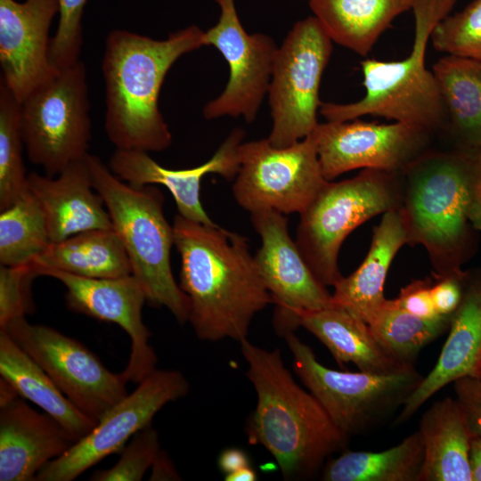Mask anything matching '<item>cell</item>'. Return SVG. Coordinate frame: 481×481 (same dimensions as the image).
<instances>
[{"instance_id":"6da1fadb","label":"cell","mask_w":481,"mask_h":481,"mask_svg":"<svg viewBox=\"0 0 481 481\" xmlns=\"http://www.w3.org/2000/svg\"><path fill=\"white\" fill-rule=\"evenodd\" d=\"M174 245L181 258V289L190 300L188 322L206 341L247 338L254 316L273 298L245 237L177 214Z\"/></svg>"},{"instance_id":"7a4b0ae2","label":"cell","mask_w":481,"mask_h":481,"mask_svg":"<svg viewBox=\"0 0 481 481\" xmlns=\"http://www.w3.org/2000/svg\"><path fill=\"white\" fill-rule=\"evenodd\" d=\"M204 46V31L191 25L153 39L126 29L105 41L102 71L105 84L104 128L118 150L161 151L172 135L159 108L165 77L183 55Z\"/></svg>"},{"instance_id":"3957f363","label":"cell","mask_w":481,"mask_h":481,"mask_svg":"<svg viewBox=\"0 0 481 481\" xmlns=\"http://www.w3.org/2000/svg\"><path fill=\"white\" fill-rule=\"evenodd\" d=\"M240 345L257 396L246 426L249 443L263 445L273 455L284 478L312 477L327 457L346 448L349 436L297 384L278 348L259 347L248 338Z\"/></svg>"},{"instance_id":"277c9868","label":"cell","mask_w":481,"mask_h":481,"mask_svg":"<svg viewBox=\"0 0 481 481\" xmlns=\"http://www.w3.org/2000/svg\"><path fill=\"white\" fill-rule=\"evenodd\" d=\"M399 208L407 244L427 250L433 274L461 273L475 248L469 210L481 178L475 151L432 147L403 172Z\"/></svg>"},{"instance_id":"5b68a950","label":"cell","mask_w":481,"mask_h":481,"mask_svg":"<svg viewBox=\"0 0 481 481\" xmlns=\"http://www.w3.org/2000/svg\"><path fill=\"white\" fill-rule=\"evenodd\" d=\"M86 161L147 301L167 308L179 323L188 322L190 300L171 270L174 230L164 215L162 192L151 184L135 186L122 181L95 155L88 153Z\"/></svg>"},{"instance_id":"8992f818","label":"cell","mask_w":481,"mask_h":481,"mask_svg":"<svg viewBox=\"0 0 481 481\" xmlns=\"http://www.w3.org/2000/svg\"><path fill=\"white\" fill-rule=\"evenodd\" d=\"M451 8L444 4L415 5V35L410 54L400 61L367 59L361 62L364 96L355 102H323L327 121H349L371 115L422 127L433 135L444 131L445 111L436 79L425 65L434 27Z\"/></svg>"},{"instance_id":"52a82bcc","label":"cell","mask_w":481,"mask_h":481,"mask_svg":"<svg viewBox=\"0 0 481 481\" xmlns=\"http://www.w3.org/2000/svg\"><path fill=\"white\" fill-rule=\"evenodd\" d=\"M402 173L364 168L356 176L328 182L300 213L295 242L316 279L325 287L343 277L338 257L346 238L371 217L399 209Z\"/></svg>"},{"instance_id":"ba28073f","label":"cell","mask_w":481,"mask_h":481,"mask_svg":"<svg viewBox=\"0 0 481 481\" xmlns=\"http://www.w3.org/2000/svg\"><path fill=\"white\" fill-rule=\"evenodd\" d=\"M284 338L296 374L347 436L386 420L402 408L424 378L414 367L386 375L332 370L319 363L313 349L294 332Z\"/></svg>"},{"instance_id":"9c48e42d","label":"cell","mask_w":481,"mask_h":481,"mask_svg":"<svg viewBox=\"0 0 481 481\" xmlns=\"http://www.w3.org/2000/svg\"><path fill=\"white\" fill-rule=\"evenodd\" d=\"M21 129L31 163L56 176L88 154L92 136L86 68L63 69L21 102Z\"/></svg>"},{"instance_id":"30bf717a","label":"cell","mask_w":481,"mask_h":481,"mask_svg":"<svg viewBox=\"0 0 481 481\" xmlns=\"http://www.w3.org/2000/svg\"><path fill=\"white\" fill-rule=\"evenodd\" d=\"M332 40L314 16L297 21L278 46L268 88L273 120L267 139L287 147L316 128L320 86Z\"/></svg>"},{"instance_id":"8fae6325","label":"cell","mask_w":481,"mask_h":481,"mask_svg":"<svg viewBox=\"0 0 481 481\" xmlns=\"http://www.w3.org/2000/svg\"><path fill=\"white\" fill-rule=\"evenodd\" d=\"M233 197L250 214L265 209L301 213L329 182L321 170L313 133L287 147L269 140L241 143Z\"/></svg>"},{"instance_id":"7c38bea8","label":"cell","mask_w":481,"mask_h":481,"mask_svg":"<svg viewBox=\"0 0 481 481\" xmlns=\"http://www.w3.org/2000/svg\"><path fill=\"white\" fill-rule=\"evenodd\" d=\"M33 358L64 395L96 422L128 395V380L109 371L99 358L75 338L53 328L17 318L0 329Z\"/></svg>"},{"instance_id":"4fadbf2b","label":"cell","mask_w":481,"mask_h":481,"mask_svg":"<svg viewBox=\"0 0 481 481\" xmlns=\"http://www.w3.org/2000/svg\"><path fill=\"white\" fill-rule=\"evenodd\" d=\"M189 383L176 370H154L110 408L84 437L37 473V481H71L108 455L120 452L132 436L151 425L156 413L184 397Z\"/></svg>"},{"instance_id":"5bb4252c","label":"cell","mask_w":481,"mask_h":481,"mask_svg":"<svg viewBox=\"0 0 481 481\" xmlns=\"http://www.w3.org/2000/svg\"><path fill=\"white\" fill-rule=\"evenodd\" d=\"M220 16L204 31V46H214L229 67L228 82L219 96L203 108L206 119L241 117L253 122L267 95L278 46L264 33L249 34L237 13L235 0H215Z\"/></svg>"},{"instance_id":"9a60e30c","label":"cell","mask_w":481,"mask_h":481,"mask_svg":"<svg viewBox=\"0 0 481 481\" xmlns=\"http://www.w3.org/2000/svg\"><path fill=\"white\" fill-rule=\"evenodd\" d=\"M324 178L330 182L358 168L402 173L431 148L434 135L410 124H379L358 118L319 123L314 130Z\"/></svg>"},{"instance_id":"2e32d148","label":"cell","mask_w":481,"mask_h":481,"mask_svg":"<svg viewBox=\"0 0 481 481\" xmlns=\"http://www.w3.org/2000/svg\"><path fill=\"white\" fill-rule=\"evenodd\" d=\"M261 239L255 257L275 306L273 327L284 337L300 327L299 314L332 306L331 294L314 275L288 231V219L275 210L250 214Z\"/></svg>"},{"instance_id":"e0dca14e","label":"cell","mask_w":481,"mask_h":481,"mask_svg":"<svg viewBox=\"0 0 481 481\" xmlns=\"http://www.w3.org/2000/svg\"><path fill=\"white\" fill-rule=\"evenodd\" d=\"M32 268L37 276L52 277L64 285L69 310L113 322L126 332L131 352L122 373L128 381L139 383L156 370L157 355L149 343L151 332L142 316L146 294L135 276L86 278L56 269Z\"/></svg>"},{"instance_id":"ac0fdd59","label":"cell","mask_w":481,"mask_h":481,"mask_svg":"<svg viewBox=\"0 0 481 481\" xmlns=\"http://www.w3.org/2000/svg\"><path fill=\"white\" fill-rule=\"evenodd\" d=\"M58 0H0L1 80L21 102L55 77L49 30Z\"/></svg>"},{"instance_id":"d6986e66","label":"cell","mask_w":481,"mask_h":481,"mask_svg":"<svg viewBox=\"0 0 481 481\" xmlns=\"http://www.w3.org/2000/svg\"><path fill=\"white\" fill-rule=\"evenodd\" d=\"M245 136L241 128L233 129L207 162L187 169L166 168L157 163L149 152L118 150L112 153L108 167L122 181L135 186L161 184L172 194L178 214L206 225L216 226L200 200L202 177L218 174L228 181L234 180L240 167L239 146Z\"/></svg>"},{"instance_id":"ffe728a7","label":"cell","mask_w":481,"mask_h":481,"mask_svg":"<svg viewBox=\"0 0 481 481\" xmlns=\"http://www.w3.org/2000/svg\"><path fill=\"white\" fill-rule=\"evenodd\" d=\"M75 443L47 413L19 396L0 405V481H32L51 461Z\"/></svg>"},{"instance_id":"44dd1931","label":"cell","mask_w":481,"mask_h":481,"mask_svg":"<svg viewBox=\"0 0 481 481\" xmlns=\"http://www.w3.org/2000/svg\"><path fill=\"white\" fill-rule=\"evenodd\" d=\"M28 189L43 211L51 242L88 230L112 229L103 200L93 186L86 158L56 176L29 174Z\"/></svg>"},{"instance_id":"7402d4cb","label":"cell","mask_w":481,"mask_h":481,"mask_svg":"<svg viewBox=\"0 0 481 481\" xmlns=\"http://www.w3.org/2000/svg\"><path fill=\"white\" fill-rule=\"evenodd\" d=\"M481 361V271L467 272L462 300L451 318L449 334L432 371L402 406L397 423L407 421L438 390L476 377Z\"/></svg>"},{"instance_id":"603a6c76","label":"cell","mask_w":481,"mask_h":481,"mask_svg":"<svg viewBox=\"0 0 481 481\" xmlns=\"http://www.w3.org/2000/svg\"><path fill=\"white\" fill-rule=\"evenodd\" d=\"M407 234L399 209L383 214L374 227L370 249L360 266L342 277L331 294L332 306L346 309L369 323L387 298L384 286L391 263Z\"/></svg>"},{"instance_id":"cb8c5ba5","label":"cell","mask_w":481,"mask_h":481,"mask_svg":"<svg viewBox=\"0 0 481 481\" xmlns=\"http://www.w3.org/2000/svg\"><path fill=\"white\" fill-rule=\"evenodd\" d=\"M299 324L329 349L339 366L352 363L360 371L382 375L413 367L390 355L376 339L369 324L344 308L331 306L302 312Z\"/></svg>"},{"instance_id":"d4e9b609","label":"cell","mask_w":481,"mask_h":481,"mask_svg":"<svg viewBox=\"0 0 481 481\" xmlns=\"http://www.w3.org/2000/svg\"><path fill=\"white\" fill-rule=\"evenodd\" d=\"M424 459L419 481H472L469 444L472 432L456 399L435 402L422 415Z\"/></svg>"},{"instance_id":"484cf974","label":"cell","mask_w":481,"mask_h":481,"mask_svg":"<svg viewBox=\"0 0 481 481\" xmlns=\"http://www.w3.org/2000/svg\"><path fill=\"white\" fill-rule=\"evenodd\" d=\"M0 374L19 395L57 420L75 442L96 425L64 395L40 365L1 330Z\"/></svg>"},{"instance_id":"4316f807","label":"cell","mask_w":481,"mask_h":481,"mask_svg":"<svg viewBox=\"0 0 481 481\" xmlns=\"http://www.w3.org/2000/svg\"><path fill=\"white\" fill-rule=\"evenodd\" d=\"M452 148L473 151L481 139V61L447 54L432 68Z\"/></svg>"},{"instance_id":"83f0119b","label":"cell","mask_w":481,"mask_h":481,"mask_svg":"<svg viewBox=\"0 0 481 481\" xmlns=\"http://www.w3.org/2000/svg\"><path fill=\"white\" fill-rule=\"evenodd\" d=\"M413 0H309L314 16L331 40L365 56Z\"/></svg>"},{"instance_id":"f1b7e54d","label":"cell","mask_w":481,"mask_h":481,"mask_svg":"<svg viewBox=\"0 0 481 481\" xmlns=\"http://www.w3.org/2000/svg\"><path fill=\"white\" fill-rule=\"evenodd\" d=\"M30 265L86 278L132 274L126 251L113 228L88 230L50 242Z\"/></svg>"},{"instance_id":"f546056e","label":"cell","mask_w":481,"mask_h":481,"mask_svg":"<svg viewBox=\"0 0 481 481\" xmlns=\"http://www.w3.org/2000/svg\"><path fill=\"white\" fill-rule=\"evenodd\" d=\"M424 459L419 431L387 450L345 452L324 468L326 481H419Z\"/></svg>"},{"instance_id":"4dcf8cb0","label":"cell","mask_w":481,"mask_h":481,"mask_svg":"<svg viewBox=\"0 0 481 481\" xmlns=\"http://www.w3.org/2000/svg\"><path fill=\"white\" fill-rule=\"evenodd\" d=\"M451 318L419 317L397 306L393 299H387L368 324L390 355L404 364L413 365L420 351L449 328Z\"/></svg>"},{"instance_id":"1f68e13d","label":"cell","mask_w":481,"mask_h":481,"mask_svg":"<svg viewBox=\"0 0 481 481\" xmlns=\"http://www.w3.org/2000/svg\"><path fill=\"white\" fill-rule=\"evenodd\" d=\"M43 211L28 192L0 211V264L20 266L31 264L50 244Z\"/></svg>"},{"instance_id":"d6a6232c","label":"cell","mask_w":481,"mask_h":481,"mask_svg":"<svg viewBox=\"0 0 481 481\" xmlns=\"http://www.w3.org/2000/svg\"><path fill=\"white\" fill-rule=\"evenodd\" d=\"M20 111V102L0 80V211L29 192Z\"/></svg>"},{"instance_id":"836d02e7","label":"cell","mask_w":481,"mask_h":481,"mask_svg":"<svg viewBox=\"0 0 481 481\" xmlns=\"http://www.w3.org/2000/svg\"><path fill=\"white\" fill-rule=\"evenodd\" d=\"M430 40L437 51L481 61V0L445 16L434 27Z\"/></svg>"},{"instance_id":"e575fe53","label":"cell","mask_w":481,"mask_h":481,"mask_svg":"<svg viewBox=\"0 0 481 481\" xmlns=\"http://www.w3.org/2000/svg\"><path fill=\"white\" fill-rule=\"evenodd\" d=\"M160 450L158 432L151 425L135 433L111 468L95 471L93 481H140Z\"/></svg>"},{"instance_id":"d590c367","label":"cell","mask_w":481,"mask_h":481,"mask_svg":"<svg viewBox=\"0 0 481 481\" xmlns=\"http://www.w3.org/2000/svg\"><path fill=\"white\" fill-rule=\"evenodd\" d=\"M59 22L50 45V61L58 70L80 60L83 45L82 18L87 0H58Z\"/></svg>"},{"instance_id":"8d00e7d4","label":"cell","mask_w":481,"mask_h":481,"mask_svg":"<svg viewBox=\"0 0 481 481\" xmlns=\"http://www.w3.org/2000/svg\"><path fill=\"white\" fill-rule=\"evenodd\" d=\"M37 277L31 265L0 266V329L11 321L26 317L34 309L31 294L33 280Z\"/></svg>"},{"instance_id":"74e56055","label":"cell","mask_w":481,"mask_h":481,"mask_svg":"<svg viewBox=\"0 0 481 481\" xmlns=\"http://www.w3.org/2000/svg\"><path fill=\"white\" fill-rule=\"evenodd\" d=\"M433 276L431 297L435 309L440 315L452 316L463 298L467 272Z\"/></svg>"},{"instance_id":"f35d334b","label":"cell","mask_w":481,"mask_h":481,"mask_svg":"<svg viewBox=\"0 0 481 481\" xmlns=\"http://www.w3.org/2000/svg\"><path fill=\"white\" fill-rule=\"evenodd\" d=\"M432 283L430 277L413 280L401 289L393 301L400 308L419 317H438L440 314L436 313L431 297Z\"/></svg>"},{"instance_id":"ab89813d","label":"cell","mask_w":481,"mask_h":481,"mask_svg":"<svg viewBox=\"0 0 481 481\" xmlns=\"http://www.w3.org/2000/svg\"><path fill=\"white\" fill-rule=\"evenodd\" d=\"M453 388L472 434L481 437V379L463 377L453 382Z\"/></svg>"},{"instance_id":"60d3db41","label":"cell","mask_w":481,"mask_h":481,"mask_svg":"<svg viewBox=\"0 0 481 481\" xmlns=\"http://www.w3.org/2000/svg\"><path fill=\"white\" fill-rule=\"evenodd\" d=\"M151 472L149 480H181L175 464L167 452L159 450L151 466Z\"/></svg>"},{"instance_id":"b9f144b4","label":"cell","mask_w":481,"mask_h":481,"mask_svg":"<svg viewBox=\"0 0 481 481\" xmlns=\"http://www.w3.org/2000/svg\"><path fill=\"white\" fill-rule=\"evenodd\" d=\"M247 466H249L248 455L239 448H227L218 458V467L225 475Z\"/></svg>"},{"instance_id":"7bdbcfd3","label":"cell","mask_w":481,"mask_h":481,"mask_svg":"<svg viewBox=\"0 0 481 481\" xmlns=\"http://www.w3.org/2000/svg\"><path fill=\"white\" fill-rule=\"evenodd\" d=\"M469 460L472 481H481V437L475 434L470 438Z\"/></svg>"},{"instance_id":"ee69618b","label":"cell","mask_w":481,"mask_h":481,"mask_svg":"<svg viewBox=\"0 0 481 481\" xmlns=\"http://www.w3.org/2000/svg\"><path fill=\"white\" fill-rule=\"evenodd\" d=\"M469 219L475 230L481 231V178L473 193L469 210Z\"/></svg>"},{"instance_id":"f6af8a7d","label":"cell","mask_w":481,"mask_h":481,"mask_svg":"<svg viewBox=\"0 0 481 481\" xmlns=\"http://www.w3.org/2000/svg\"><path fill=\"white\" fill-rule=\"evenodd\" d=\"M255 469L250 466L240 469L231 474L224 476L226 481H255L257 478Z\"/></svg>"},{"instance_id":"bcb514c9","label":"cell","mask_w":481,"mask_h":481,"mask_svg":"<svg viewBox=\"0 0 481 481\" xmlns=\"http://www.w3.org/2000/svg\"><path fill=\"white\" fill-rule=\"evenodd\" d=\"M473 151H475L476 154L477 155L478 159L481 161V139L479 140L476 148Z\"/></svg>"},{"instance_id":"7dc6e473","label":"cell","mask_w":481,"mask_h":481,"mask_svg":"<svg viewBox=\"0 0 481 481\" xmlns=\"http://www.w3.org/2000/svg\"><path fill=\"white\" fill-rule=\"evenodd\" d=\"M476 377L478 378L479 379H481V361H480L479 367H478L477 373Z\"/></svg>"},{"instance_id":"c3c4849f","label":"cell","mask_w":481,"mask_h":481,"mask_svg":"<svg viewBox=\"0 0 481 481\" xmlns=\"http://www.w3.org/2000/svg\"><path fill=\"white\" fill-rule=\"evenodd\" d=\"M428 1H433V0H428Z\"/></svg>"}]
</instances>
